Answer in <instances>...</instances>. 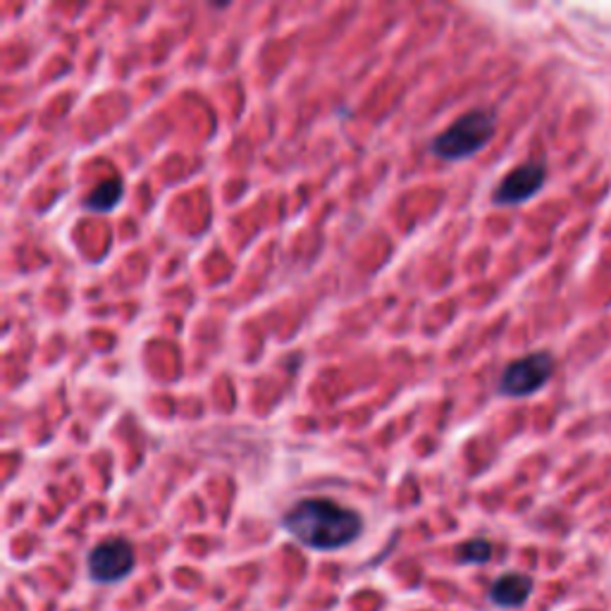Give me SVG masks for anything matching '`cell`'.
<instances>
[{
  "mask_svg": "<svg viewBox=\"0 0 611 611\" xmlns=\"http://www.w3.org/2000/svg\"><path fill=\"white\" fill-rule=\"evenodd\" d=\"M137 554L130 545V539L124 537H110L103 539L101 545H96L87 557V571L94 582H120L134 571Z\"/></svg>",
  "mask_w": 611,
  "mask_h": 611,
  "instance_id": "4",
  "label": "cell"
},
{
  "mask_svg": "<svg viewBox=\"0 0 611 611\" xmlns=\"http://www.w3.org/2000/svg\"><path fill=\"white\" fill-rule=\"evenodd\" d=\"M554 357L549 351H531L525 357L511 361L504 373L497 382V392L509 400H525V396H533L543 390L554 375Z\"/></svg>",
  "mask_w": 611,
  "mask_h": 611,
  "instance_id": "3",
  "label": "cell"
},
{
  "mask_svg": "<svg viewBox=\"0 0 611 611\" xmlns=\"http://www.w3.org/2000/svg\"><path fill=\"white\" fill-rule=\"evenodd\" d=\"M282 528L308 549L337 552L359 539L363 519L328 497H308L282 516Z\"/></svg>",
  "mask_w": 611,
  "mask_h": 611,
  "instance_id": "1",
  "label": "cell"
},
{
  "mask_svg": "<svg viewBox=\"0 0 611 611\" xmlns=\"http://www.w3.org/2000/svg\"><path fill=\"white\" fill-rule=\"evenodd\" d=\"M457 557L461 564H488L492 559V543L485 537L466 539V543L459 547Z\"/></svg>",
  "mask_w": 611,
  "mask_h": 611,
  "instance_id": "8",
  "label": "cell"
},
{
  "mask_svg": "<svg viewBox=\"0 0 611 611\" xmlns=\"http://www.w3.org/2000/svg\"><path fill=\"white\" fill-rule=\"evenodd\" d=\"M122 196H124V182L120 177H110L84 196L81 206L89 212H110L122 204Z\"/></svg>",
  "mask_w": 611,
  "mask_h": 611,
  "instance_id": "7",
  "label": "cell"
},
{
  "mask_svg": "<svg viewBox=\"0 0 611 611\" xmlns=\"http://www.w3.org/2000/svg\"><path fill=\"white\" fill-rule=\"evenodd\" d=\"M494 130L497 116L492 110H468L430 141V151L447 163L473 159L490 144Z\"/></svg>",
  "mask_w": 611,
  "mask_h": 611,
  "instance_id": "2",
  "label": "cell"
},
{
  "mask_svg": "<svg viewBox=\"0 0 611 611\" xmlns=\"http://www.w3.org/2000/svg\"><path fill=\"white\" fill-rule=\"evenodd\" d=\"M547 182V165L545 161H528L516 165L511 173L497 184L492 201L497 206H521L531 201L533 196L539 194Z\"/></svg>",
  "mask_w": 611,
  "mask_h": 611,
  "instance_id": "5",
  "label": "cell"
},
{
  "mask_svg": "<svg viewBox=\"0 0 611 611\" xmlns=\"http://www.w3.org/2000/svg\"><path fill=\"white\" fill-rule=\"evenodd\" d=\"M533 588L535 582L531 576L509 571V574H502L500 578H494L488 597L490 602L500 609H519L531 600Z\"/></svg>",
  "mask_w": 611,
  "mask_h": 611,
  "instance_id": "6",
  "label": "cell"
}]
</instances>
